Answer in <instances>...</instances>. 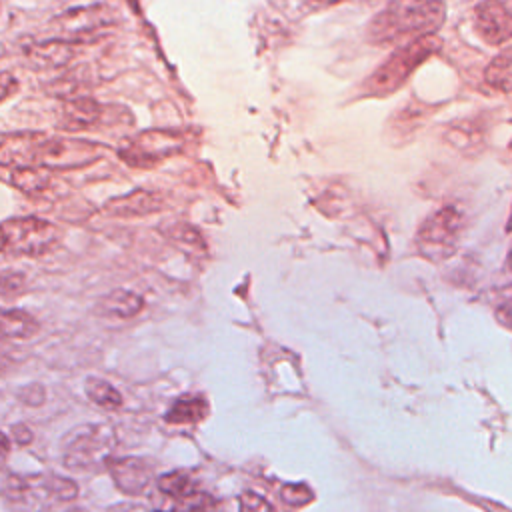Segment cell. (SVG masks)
I'll use <instances>...</instances> for the list:
<instances>
[{
  "instance_id": "cell-23",
  "label": "cell",
  "mask_w": 512,
  "mask_h": 512,
  "mask_svg": "<svg viewBox=\"0 0 512 512\" xmlns=\"http://www.w3.org/2000/svg\"><path fill=\"white\" fill-rule=\"evenodd\" d=\"M240 512H274V506L258 492L244 490L238 498Z\"/></svg>"
},
{
  "instance_id": "cell-4",
  "label": "cell",
  "mask_w": 512,
  "mask_h": 512,
  "mask_svg": "<svg viewBox=\"0 0 512 512\" xmlns=\"http://www.w3.org/2000/svg\"><path fill=\"white\" fill-rule=\"evenodd\" d=\"M114 430L106 424H80L62 438V462L68 470L86 472L110 460Z\"/></svg>"
},
{
  "instance_id": "cell-22",
  "label": "cell",
  "mask_w": 512,
  "mask_h": 512,
  "mask_svg": "<svg viewBox=\"0 0 512 512\" xmlns=\"http://www.w3.org/2000/svg\"><path fill=\"white\" fill-rule=\"evenodd\" d=\"M280 498H282L284 504L304 506V504L312 502L314 494H312V490L306 484H286L280 490Z\"/></svg>"
},
{
  "instance_id": "cell-26",
  "label": "cell",
  "mask_w": 512,
  "mask_h": 512,
  "mask_svg": "<svg viewBox=\"0 0 512 512\" xmlns=\"http://www.w3.org/2000/svg\"><path fill=\"white\" fill-rule=\"evenodd\" d=\"M18 398L28 406H40L44 402V388L40 384H28L18 390Z\"/></svg>"
},
{
  "instance_id": "cell-10",
  "label": "cell",
  "mask_w": 512,
  "mask_h": 512,
  "mask_svg": "<svg viewBox=\"0 0 512 512\" xmlns=\"http://www.w3.org/2000/svg\"><path fill=\"white\" fill-rule=\"evenodd\" d=\"M106 464L118 490H122L128 496L144 494L154 480L152 466L142 458H134V456L110 458Z\"/></svg>"
},
{
  "instance_id": "cell-17",
  "label": "cell",
  "mask_w": 512,
  "mask_h": 512,
  "mask_svg": "<svg viewBox=\"0 0 512 512\" xmlns=\"http://www.w3.org/2000/svg\"><path fill=\"white\" fill-rule=\"evenodd\" d=\"M10 182L18 190L30 194V196H40L50 190L52 186V176L50 172L42 168H10Z\"/></svg>"
},
{
  "instance_id": "cell-19",
  "label": "cell",
  "mask_w": 512,
  "mask_h": 512,
  "mask_svg": "<svg viewBox=\"0 0 512 512\" xmlns=\"http://www.w3.org/2000/svg\"><path fill=\"white\" fill-rule=\"evenodd\" d=\"M84 392H86V396L92 404H96L100 408H106V410L118 408L122 404L120 392L108 380H102V378H96V376L86 378Z\"/></svg>"
},
{
  "instance_id": "cell-30",
  "label": "cell",
  "mask_w": 512,
  "mask_h": 512,
  "mask_svg": "<svg viewBox=\"0 0 512 512\" xmlns=\"http://www.w3.org/2000/svg\"><path fill=\"white\" fill-rule=\"evenodd\" d=\"M338 2H344V0H306V4L312 6V8H328V6L338 4Z\"/></svg>"
},
{
  "instance_id": "cell-28",
  "label": "cell",
  "mask_w": 512,
  "mask_h": 512,
  "mask_svg": "<svg viewBox=\"0 0 512 512\" xmlns=\"http://www.w3.org/2000/svg\"><path fill=\"white\" fill-rule=\"evenodd\" d=\"M12 436H14V440H16L18 444H28V442L32 440V432H30L28 426H24V424L14 426V428H12Z\"/></svg>"
},
{
  "instance_id": "cell-1",
  "label": "cell",
  "mask_w": 512,
  "mask_h": 512,
  "mask_svg": "<svg viewBox=\"0 0 512 512\" xmlns=\"http://www.w3.org/2000/svg\"><path fill=\"white\" fill-rule=\"evenodd\" d=\"M100 146L44 134H10L4 136L0 146V160L4 168H42L62 170L78 168L94 162L100 156Z\"/></svg>"
},
{
  "instance_id": "cell-18",
  "label": "cell",
  "mask_w": 512,
  "mask_h": 512,
  "mask_svg": "<svg viewBox=\"0 0 512 512\" xmlns=\"http://www.w3.org/2000/svg\"><path fill=\"white\" fill-rule=\"evenodd\" d=\"M40 324L34 316L24 310H6L2 312V334L14 340H28L38 332Z\"/></svg>"
},
{
  "instance_id": "cell-6",
  "label": "cell",
  "mask_w": 512,
  "mask_h": 512,
  "mask_svg": "<svg viewBox=\"0 0 512 512\" xmlns=\"http://www.w3.org/2000/svg\"><path fill=\"white\" fill-rule=\"evenodd\" d=\"M462 230L464 214L456 206L438 208L418 228L416 240L420 252L432 260H444L452 256Z\"/></svg>"
},
{
  "instance_id": "cell-9",
  "label": "cell",
  "mask_w": 512,
  "mask_h": 512,
  "mask_svg": "<svg viewBox=\"0 0 512 512\" xmlns=\"http://www.w3.org/2000/svg\"><path fill=\"white\" fill-rule=\"evenodd\" d=\"M476 34L492 46L512 38V0H482L472 10Z\"/></svg>"
},
{
  "instance_id": "cell-20",
  "label": "cell",
  "mask_w": 512,
  "mask_h": 512,
  "mask_svg": "<svg viewBox=\"0 0 512 512\" xmlns=\"http://www.w3.org/2000/svg\"><path fill=\"white\" fill-rule=\"evenodd\" d=\"M156 484H158L160 492H164V494H168L172 498H178V500L188 496L190 492H194L192 490V478L186 472H182V470H172V472L162 474L156 480Z\"/></svg>"
},
{
  "instance_id": "cell-3",
  "label": "cell",
  "mask_w": 512,
  "mask_h": 512,
  "mask_svg": "<svg viewBox=\"0 0 512 512\" xmlns=\"http://www.w3.org/2000/svg\"><path fill=\"white\" fill-rule=\"evenodd\" d=\"M442 48V40L436 34L422 36L418 40L406 42L398 46L386 62H382L364 82V94L382 98L398 88L404 86V82L412 76V72L422 66L432 54H436Z\"/></svg>"
},
{
  "instance_id": "cell-25",
  "label": "cell",
  "mask_w": 512,
  "mask_h": 512,
  "mask_svg": "<svg viewBox=\"0 0 512 512\" xmlns=\"http://www.w3.org/2000/svg\"><path fill=\"white\" fill-rule=\"evenodd\" d=\"M46 486H48V492H50L52 496L60 498V500H70V498H74L76 492H78L76 484H74L72 480H68V478H52Z\"/></svg>"
},
{
  "instance_id": "cell-16",
  "label": "cell",
  "mask_w": 512,
  "mask_h": 512,
  "mask_svg": "<svg viewBox=\"0 0 512 512\" xmlns=\"http://www.w3.org/2000/svg\"><path fill=\"white\" fill-rule=\"evenodd\" d=\"M484 80L488 86L500 92H512V46L498 52L484 68Z\"/></svg>"
},
{
  "instance_id": "cell-7",
  "label": "cell",
  "mask_w": 512,
  "mask_h": 512,
  "mask_svg": "<svg viewBox=\"0 0 512 512\" xmlns=\"http://www.w3.org/2000/svg\"><path fill=\"white\" fill-rule=\"evenodd\" d=\"M114 14L108 6H86V8H74L68 10L56 18L50 20L48 30L54 34L56 40L66 42H78L88 36H96L102 28L112 26Z\"/></svg>"
},
{
  "instance_id": "cell-12",
  "label": "cell",
  "mask_w": 512,
  "mask_h": 512,
  "mask_svg": "<svg viewBox=\"0 0 512 512\" xmlns=\"http://www.w3.org/2000/svg\"><path fill=\"white\" fill-rule=\"evenodd\" d=\"M26 54L40 68H60L76 56V44L52 38V40L30 44Z\"/></svg>"
},
{
  "instance_id": "cell-15",
  "label": "cell",
  "mask_w": 512,
  "mask_h": 512,
  "mask_svg": "<svg viewBox=\"0 0 512 512\" xmlns=\"http://www.w3.org/2000/svg\"><path fill=\"white\" fill-rule=\"evenodd\" d=\"M208 414V402L202 396L184 394L172 402L166 412V422L170 424H192Z\"/></svg>"
},
{
  "instance_id": "cell-21",
  "label": "cell",
  "mask_w": 512,
  "mask_h": 512,
  "mask_svg": "<svg viewBox=\"0 0 512 512\" xmlns=\"http://www.w3.org/2000/svg\"><path fill=\"white\" fill-rule=\"evenodd\" d=\"M180 512H222L216 498L204 492H190L180 498Z\"/></svg>"
},
{
  "instance_id": "cell-5",
  "label": "cell",
  "mask_w": 512,
  "mask_h": 512,
  "mask_svg": "<svg viewBox=\"0 0 512 512\" xmlns=\"http://www.w3.org/2000/svg\"><path fill=\"white\" fill-rule=\"evenodd\" d=\"M60 240L58 226L40 218H8L2 224L4 256H40Z\"/></svg>"
},
{
  "instance_id": "cell-14",
  "label": "cell",
  "mask_w": 512,
  "mask_h": 512,
  "mask_svg": "<svg viewBox=\"0 0 512 512\" xmlns=\"http://www.w3.org/2000/svg\"><path fill=\"white\" fill-rule=\"evenodd\" d=\"M144 306V300L130 290H114L98 302V312L112 318H132Z\"/></svg>"
},
{
  "instance_id": "cell-31",
  "label": "cell",
  "mask_w": 512,
  "mask_h": 512,
  "mask_svg": "<svg viewBox=\"0 0 512 512\" xmlns=\"http://www.w3.org/2000/svg\"><path fill=\"white\" fill-rule=\"evenodd\" d=\"M510 266H512V252H510Z\"/></svg>"
},
{
  "instance_id": "cell-27",
  "label": "cell",
  "mask_w": 512,
  "mask_h": 512,
  "mask_svg": "<svg viewBox=\"0 0 512 512\" xmlns=\"http://www.w3.org/2000/svg\"><path fill=\"white\" fill-rule=\"evenodd\" d=\"M22 286H24V276L22 274H16V272H4L2 274V292H4L6 298L10 294L22 290Z\"/></svg>"
},
{
  "instance_id": "cell-24",
  "label": "cell",
  "mask_w": 512,
  "mask_h": 512,
  "mask_svg": "<svg viewBox=\"0 0 512 512\" xmlns=\"http://www.w3.org/2000/svg\"><path fill=\"white\" fill-rule=\"evenodd\" d=\"M168 236H170L172 240H176L178 244L186 242V244L192 246V248L204 250V242H202L200 234H198L192 226H188V224H176V226L172 228V232H168Z\"/></svg>"
},
{
  "instance_id": "cell-8",
  "label": "cell",
  "mask_w": 512,
  "mask_h": 512,
  "mask_svg": "<svg viewBox=\"0 0 512 512\" xmlns=\"http://www.w3.org/2000/svg\"><path fill=\"white\" fill-rule=\"evenodd\" d=\"M178 150V138L172 132L150 130L128 142V146L120 150V158L136 168H152L164 158L178 154Z\"/></svg>"
},
{
  "instance_id": "cell-2",
  "label": "cell",
  "mask_w": 512,
  "mask_h": 512,
  "mask_svg": "<svg viewBox=\"0 0 512 512\" xmlns=\"http://www.w3.org/2000/svg\"><path fill=\"white\" fill-rule=\"evenodd\" d=\"M446 20L442 0H390L368 24L372 44H400L436 34Z\"/></svg>"
},
{
  "instance_id": "cell-29",
  "label": "cell",
  "mask_w": 512,
  "mask_h": 512,
  "mask_svg": "<svg viewBox=\"0 0 512 512\" xmlns=\"http://www.w3.org/2000/svg\"><path fill=\"white\" fill-rule=\"evenodd\" d=\"M2 88H4V90H2V100H6V98L18 88V82H16L8 72H4V74H2Z\"/></svg>"
},
{
  "instance_id": "cell-13",
  "label": "cell",
  "mask_w": 512,
  "mask_h": 512,
  "mask_svg": "<svg viewBox=\"0 0 512 512\" xmlns=\"http://www.w3.org/2000/svg\"><path fill=\"white\" fill-rule=\"evenodd\" d=\"M160 208H164L162 198L148 190H136L128 196L116 198L106 204V210L112 212L114 216H144V214L158 212Z\"/></svg>"
},
{
  "instance_id": "cell-11",
  "label": "cell",
  "mask_w": 512,
  "mask_h": 512,
  "mask_svg": "<svg viewBox=\"0 0 512 512\" xmlns=\"http://www.w3.org/2000/svg\"><path fill=\"white\" fill-rule=\"evenodd\" d=\"M104 118V106L92 98L80 96L64 104L58 128L66 132H82L96 128Z\"/></svg>"
}]
</instances>
